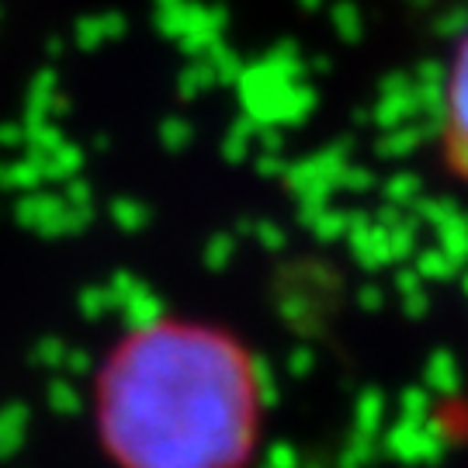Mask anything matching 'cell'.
I'll list each match as a JSON object with an SVG mask.
<instances>
[{
	"label": "cell",
	"mask_w": 468,
	"mask_h": 468,
	"mask_svg": "<svg viewBox=\"0 0 468 468\" xmlns=\"http://www.w3.org/2000/svg\"><path fill=\"white\" fill-rule=\"evenodd\" d=\"M90 410L115 468H250L264 385L233 334L160 316L108 347Z\"/></svg>",
	"instance_id": "cell-1"
},
{
	"label": "cell",
	"mask_w": 468,
	"mask_h": 468,
	"mask_svg": "<svg viewBox=\"0 0 468 468\" xmlns=\"http://www.w3.org/2000/svg\"><path fill=\"white\" fill-rule=\"evenodd\" d=\"M437 143L441 156L454 177L468 181V32L454 49L444 87H441V112H437Z\"/></svg>",
	"instance_id": "cell-2"
}]
</instances>
